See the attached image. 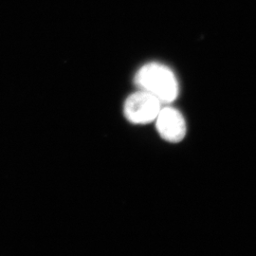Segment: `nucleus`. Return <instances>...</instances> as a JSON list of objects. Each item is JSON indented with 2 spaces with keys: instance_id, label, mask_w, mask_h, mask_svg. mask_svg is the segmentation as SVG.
Listing matches in <instances>:
<instances>
[{
  "instance_id": "obj_3",
  "label": "nucleus",
  "mask_w": 256,
  "mask_h": 256,
  "mask_svg": "<svg viewBox=\"0 0 256 256\" xmlns=\"http://www.w3.org/2000/svg\"><path fill=\"white\" fill-rule=\"evenodd\" d=\"M156 128L166 142H180L186 135V122L182 114L171 106L162 108L156 118Z\"/></svg>"
},
{
  "instance_id": "obj_1",
  "label": "nucleus",
  "mask_w": 256,
  "mask_h": 256,
  "mask_svg": "<svg viewBox=\"0 0 256 256\" xmlns=\"http://www.w3.org/2000/svg\"><path fill=\"white\" fill-rule=\"evenodd\" d=\"M135 84L140 90L156 97L162 104H169L178 96V82L174 72L164 64L149 63L142 66Z\"/></svg>"
},
{
  "instance_id": "obj_2",
  "label": "nucleus",
  "mask_w": 256,
  "mask_h": 256,
  "mask_svg": "<svg viewBox=\"0 0 256 256\" xmlns=\"http://www.w3.org/2000/svg\"><path fill=\"white\" fill-rule=\"evenodd\" d=\"M162 104L153 95L140 90L131 94L124 102L126 118L134 124H146L155 120Z\"/></svg>"
}]
</instances>
